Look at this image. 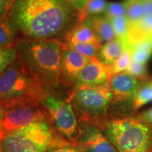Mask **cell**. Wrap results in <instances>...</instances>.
I'll return each mask as SVG.
<instances>
[{"label":"cell","mask_w":152,"mask_h":152,"mask_svg":"<svg viewBox=\"0 0 152 152\" xmlns=\"http://www.w3.org/2000/svg\"><path fill=\"white\" fill-rule=\"evenodd\" d=\"M64 42L68 43H90L102 45V42L88 25L78 23L66 35Z\"/></svg>","instance_id":"obj_15"},{"label":"cell","mask_w":152,"mask_h":152,"mask_svg":"<svg viewBox=\"0 0 152 152\" xmlns=\"http://www.w3.org/2000/svg\"><path fill=\"white\" fill-rule=\"evenodd\" d=\"M136 118L141 121L142 122L149 125H152V108L138 114Z\"/></svg>","instance_id":"obj_29"},{"label":"cell","mask_w":152,"mask_h":152,"mask_svg":"<svg viewBox=\"0 0 152 152\" xmlns=\"http://www.w3.org/2000/svg\"><path fill=\"white\" fill-rule=\"evenodd\" d=\"M66 43L58 39L19 37L15 47L23 61L49 90L61 84V56Z\"/></svg>","instance_id":"obj_2"},{"label":"cell","mask_w":152,"mask_h":152,"mask_svg":"<svg viewBox=\"0 0 152 152\" xmlns=\"http://www.w3.org/2000/svg\"><path fill=\"white\" fill-rule=\"evenodd\" d=\"M131 61H132L131 49L128 46H126L121 56L113 62V64L109 66L111 75L126 71Z\"/></svg>","instance_id":"obj_23"},{"label":"cell","mask_w":152,"mask_h":152,"mask_svg":"<svg viewBox=\"0 0 152 152\" xmlns=\"http://www.w3.org/2000/svg\"></svg>","instance_id":"obj_39"},{"label":"cell","mask_w":152,"mask_h":152,"mask_svg":"<svg viewBox=\"0 0 152 152\" xmlns=\"http://www.w3.org/2000/svg\"><path fill=\"white\" fill-rule=\"evenodd\" d=\"M0 152H3L2 149H1V142H0Z\"/></svg>","instance_id":"obj_38"},{"label":"cell","mask_w":152,"mask_h":152,"mask_svg":"<svg viewBox=\"0 0 152 152\" xmlns=\"http://www.w3.org/2000/svg\"><path fill=\"white\" fill-rule=\"evenodd\" d=\"M18 35L10 11L0 16V47H15Z\"/></svg>","instance_id":"obj_16"},{"label":"cell","mask_w":152,"mask_h":152,"mask_svg":"<svg viewBox=\"0 0 152 152\" xmlns=\"http://www.w3.org/2000/svg\"><path fill=\"white\" fill-rule=\"evenodd\" d=\"M144 16H152V0H142Z\"/></svg>","instance_id":"obj_30"},{"label":"cell","mask_w":152,"mask_h":152,"mask_svg":"<svg viewBox=\"0 0 152 152\" xmlns=\"http://www.w3.org/2000/svg\"><path fill=\"white\" fill-rule=\"evenodd\" d=\"M68 143L49 121L35 122L5 132L1 140L3 152H47Z\"/></svg>","instance_id":"obj_4"},{"label":"cell","mask_w":152,"mask_h":152,"mask_svg":"<svg viewBox=\"0 0 152 152\" xmlns=\"http://www.w3.org/2000/svg\"><path fill=\"white\" fill-rule=\"evenodd\" d=\"M69 98L80 122L96 125L105 116L112 103V94L108 83L73 90Z\"/></svg>","instance_id":"obj_6"},{"label":"cell","mask_w":152,"mask_h":152,"mask_svg":"<svg viewBox=\"0 0 152 152\" xmlns=\"http://www.w3.org/2000/svg\"><path fill=\"white\" fill-rule=\"evenodd\" d=\"M68 1H71V2L73 3V4H76V3L78 2V1H80V0H68Z\"/></svg>","instance_id":"obj_35"},{"label":"cell","mask_w":152,"mask_h":152,"mask_svg":"<svg viewBox=\"0 0 152 152\" xmlns=\"http://www.w3.org/2000/svg\"><path fill=\"white\" fill-rule=\"evenodd\" d=\"M5 113H6V108L4 106L1 105L0 104V121H1L4 118L5 115Z\"/></svg>","instance_id":"obj_33"},{"label":"cell","mask_w":152,"mask_h":152,"mask_svg":"<svg viewBox=\"0 0 152 152\" xmlns=\"http://www.w3.org/2000/svg\"><path fill=\"white\" fill-rule=\"evenodd\" d=\"M84 1V0H80V1H78V2H77V3H76V4H74V5H76V4H79V3L82 2V1Z\"/></svg>","instance_id":"obj_37"},{"label":"cell","mask_w":152,"mask_h":152,"mask_svg":"<svg viewBox=\"0 0 152 152\" xmlns=\"http://www.w3.org/2000/svg\"><path fill=\"white\" fill-rule=\"evenodd\" d=\"M107 83L112 94L113 103L132 102L134 95L142 85L141 80L126 71L111 75Z\"/></svg>","instance_id":"obj_10"},{"label":"cell","mask_w":152,"mask_h":152,"mask_svg":"<svg viewBox=\"0 0 152 152\" xmlns=\"http://www.w3.org/2000/svg\"><path fill=\"white\" fill-rule=\"evenodd\" d=\"M107 5L106 0H84L77 7L79 23H83L91 16L104 13Z\"/></svg>","instance_id":"obj_18"},{"label":"cell","mask_w":152,"mask_h":152,"mask_svg":"<svg viewBox=\"0 0 152 152\" xmlns=\"http://www.w3.org/2000/svg\"><path fill=\"white\" fill-rule=\"evenodd\" d=\"M110 76L109 66L101 62L97 57L91 58L78 75L73 90L84 87L104 85L108 83Z\"/></svg>","instance_id":"obj_12"},{"label":"cell","mask_w":152,"mask_h":152,"mask_svg":"<svg viewBox=\"0 0 152 152\" xmlns=\"http://www.w3.org/2000/svg\"><path fill=\"white\" fill-rule=\"evenodd\" d=\"M49 95V89L18 57L0 75V104L6 109L41 104Z\"/></svg>","instance_id":"obj_3"},{"label":"cell","mask_w":152,"mask_h":152,"mask_svg":"<svg viewBox=\"0 0 152 152\" xmlns=\"http://www.w3.org/2000/svg\"><path fill=\"white\" fill-rule=\"evenodd\" d=\"M128 47L132 52V60L146 65L152 55V41L142 42Z\"/></svg>","instance_id":"obj_19"},{"label":"cell","mask_w":152,"mask_h":152,"mask_svg":"<svg viewBox=\"0 0 152 152\" xmlns=\"http://www.w3.org/2000/svg\"><path fill=\"white\" fill-rule=\"evenodd\" d=\"M105 17L109 20L119 16H125V8L124 3L109 2L104 12Z\"/></svg>","instance_id":"obj_26"},{"label":"cell","mask_w":152,"mask_h":152,"mask_svg":"<svg viewBox=\"0 0 152 152\" xmlns=\"http://www.w3.org/2000/svg\"><path fill=\"white\" fill-rule=\"evenodd\" d=\"M125 47V43L118 38L107 42L101 47L97 58L105 65L111 66L121 56Z\"/></svg>","instance_id":"obj_17"},{"label":"cell","mask_w":152,"mask_h":152,"mask_svg":"<svg viewBox=\"0 0 152 152\" xmlns=\"http://www.w3.org/2000/svg\"><path fill=\"white\" fill-rule=\"evenodd\" d=\"M17 58L15 47H0V75Z\"/></svg>","instance_id":"obj_25"},{"label":"cell","mask_w":152,"mask_h":152,"mask_svg":"<svg viewBox=\"0 0 152 152\" xmlns=\"http://www.w3.org/2000/svg\"><path fill=\"white\" fill-rule=\"evenodd\" d=\"M125 16L130 25L136 23L144 17V9L142 0H125Z\"/></svg>","instance_id":"obj_20"},{"label":"cell","mask_w":152,"mask_h":152,"mask_svg":"<svg viewBox=\"0 0 152 152\" xmlns=\"http://www.w3.org/2000/svg\"><path fill=\"white\" fill-rule=\"evenodd\" d=\"M1 1L5 4L6 6H7L9 9H11V7H12L13 4H14L16 0H1Z\"/></svg>","instance_id":"obj_32"},{"label":"cell","mask_w":152,"mask_h":152,"mask_svg":"<svg viewBox=\"0 0 152 152\" xmlns=\"http://www.w3.org/2000/svg\"><path fill=\"white\" fill-rule=\"evenodd\" d=\"M48 114L40 104H26L6 109L5 115L1 121L4 132L14 130L35 122L49 121Z\"/></svg>","instance_id":"obj_8"},{"label":"cell","mask_w":152,"mask_h":152,"mask_svg":"<svg viewBox=\"0 0 152 152\" xmlns=\"http://www.w3.org/2000/svg\"><path fill=\"white\" fill-rule=\"evenodd\" d=\"M118 152H152V126L137 118L110 120L99 127Z\"/></svg>","instance_id":"obj_5"},{"label":"cell","mask_w":152,"mask_h":152,"mask_svg":"<svg viewBox=\"0 0 152 152\" xmlns=\"http://www.w3.org/2000/svg\"><path fill=\"white\" fill-rule=\"evenodd\" d=\"M9 11H10V9L6 6L5 4L1 0H0V16L8 13Z\"/></svg>","instance_id":"obj_31"},{"label":"cell","mask_w":152,"mask_h":152,"mask_svg":"<svg viewBox=\"0 0 152 152\" xmlns=\"http://www.w3.org/2000/svg\"><path fill=\"white\" fill-rule=\"evenodd\" d=\"M145 41H152V16H144L136 23L130 25L125 45L132 46Z\"/></svg>","instance_id":"obj_13"},{"label":"cell","mask_w":152,"mask_h":152,"mask_svg":"<svg viewBox=\"0 0 152 152\" xmlns=\"http://www.w3.org/2000/svg\"><path fill=\"white\" fill-rule=\"evenodd\" d=\"M109 20L111 23L112 27L113 28L116 37L122 39L125 42L129 33V29H130V23L127 17L125 16H119Z\"/></svg>","instance_id":"obj_24"},{"label":"cell","mask_w":152,"mask_h":152,"mask_svg":"<svg viewBox=\"0 0 152 152\" xmlns=\"http://www.w3.org/2000/svg\"><path fill=\"white\" fill-rule=\"evenodd\" d=\"M2 127H1V121H0V131H2Z\"/></svg>","instance_id":"obj_36"},{"label":"cell","mask_w":152,"mask_h":152,"mask_svg":"<svg viewBox=\"0 0 152 152\" xmlns=\"http://www.w3.org/2000/svg\"><path fill=\"white\" fill-rule=\"evenodd\" d=\"M91 58L83 56L66 46L63 49L61 56V84L65 86L75 85L82 70Z\"/></svg>","instance_id":"obj_11"},{"label":"cell","mask_w":152,"mask_h":152,"mask_svg":"<svg viewBox=\"0 0 152 152\" xmlns=\"http://www.w3.org/2000/svg\"><path fill=\"white\" fill-rule=\"evenodd\" d=\"M47 152H82L78 148L74 145L73 143H70L64 144V145L59 146L54 149L49 150Z\"/></svg>","instance_id":"obj_28"},{"label":"cell","mask_w":152,"mask_h":152,"mask_svg":"<svg viewBox=\"0 0 152 152\" xmlns=\"http://www.w3.org/2000/svg\"><path fill=\"white\" fill-rule=\"evenodd\" d=\"M4 131L2 130V131H0V142H1V139H2L3 136H4Z\"/></svg>","instance_id":"obj_34"},{"label":"cell","mask_w":152,"mask_h":152,"mask_svg":"<svg viewBox=\"0 0 152 152\" xmlns=\"http://www.w3.org/2000/svg\"><path fill=\"white\" fill-rule=\"evenodd\" d=\"M125 71L141 80L147 79V71L145 65L135 62L132 60Z\"/></svg>","instance_id":"obj_27"},{"label":"cell","mask_w":152,"mask_h":152,"mask_svg":"<svg viewBox=\"0 0 152 152\" xmlns=\"http://www.w3.org/2000/svg\"><path fill=\"white\" fill-rule=\"evenodd\" d=\"M152 101V81L142 85L133 98L132 104L134 111Z\"/></svg>","instance_id":"obj_21"},{"label":"cell","mask_w":152,"mask_h":152,"mask_svg":"<svg viewBox=\"0 0 152 152\" xmlns=\"http://www.w3.org/2000/svg\"><path fill=\"white\" fill-rule=\"evenodd\" d=\"M66 46L89 58H96L102 47V45L90 43H68Z\"/></svg>","instance_id":"obj_22"},{"label":"cell","mask_w":152,"mask_h":152,"mask_svg":"<svg viewBox=\"0 0 152 152\" xmlns=\"http://www.w3.org/2000/svg\"><path fill=\"white\" fill-rule=\"evenodd\" d=\"M82 152H118L97 125L81 123L73 143Z\"/></svg>","instance_id":"obj_9"},{"label":"cell","mask_w":152,"mask_h":152,"mask_svg":"<svg viewBox=\"0 0 152 152\" xmlns=\"http://www.w3.org/2000/svg\"><path fill=\"white\" fill-rule=\"evenodd\" d=\"M41 106L58 134L73 143L78 132L79 124L70 98L63 99L50 94L42 102Z\"/></svg>","instance_id":"obj_7"},{"label":"cell","mask_w":152,"mask_h":152,"mask_svg":"<svg viewBox=\"0 0 152 152\" xmlns=\"http://www.w3.org/2000/svg\"><path fill=\"white\" fill-rule=\"evenodd\" d=\"M84 23L94 30L102 42H107L117 38L111 21L105 16H101L99 15L91 16Z\"/></svg>","instance_id":"obj_14"},{"label":"cell","mask_w":152,"mask_h":152,"mask_svg":"<svg viewBox=\"0 0 152 152\" xmlns=\"http://www.w3.org/2000/svg\"><path fill=\"white\" fill-rule=\"evenodd\" d=\"M10 15L18 34L28 39H58L79 23L78 10L68 0H16Z\"/></svg>","instance_id":"obj_1"}]
</instances>
